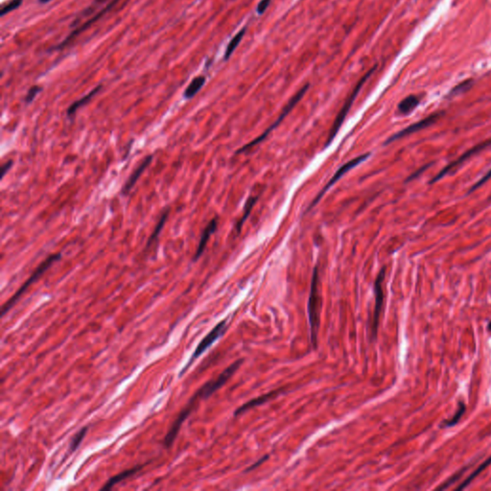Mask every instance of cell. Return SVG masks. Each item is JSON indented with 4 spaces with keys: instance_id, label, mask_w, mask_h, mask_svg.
<instances>
[{
    "instance_id": "cell-1",
    "label": "cell",
    "mask_w": 491,
    "mask_h": 491,
    "mask_svg": "<svg viewBox=\"0 0 491 491\" xmlns=\"http://www.w3.org/2000/svg\"><path fill=\"white\" fill-rule=\"evenodd\" d=\"M322 293L320 289V275L319 266H316L313 271L311 289L308 300V315L311 329V342L314 348L318 346V336L321 326V313H322Z\"/></svg>"
},
{
    "instance_id": "cell-2",
    "label": "cell",
    "mask_w": 491,
    "mask_h": 491,
    "mask_svg": "<svg viewBox=\"0 0 491 491\" xmlns=\"http://www.w3.org/2000/svg\"><path fill=\"white\" fill-rule=\"evenodd\" d=\"M61 258V253L58 252V253H53V254L49 255L46 260L43 261L39 265V267L34 271V273L31 275L30 277L24 282V284H22V286L15 292V295L2 306V312H1L2 317H4L14 307L15 303L18 301V299L20 298V296L26 292V290L30 287L33 283H35L41 276H43L55 262L60 260Z\"/></svg>"
},
{
    "instance_id": "cell-3",
    "label": "cell",
    "mask_w": 491,
    "mask_h": 491,
    "mask_svg": "<svg viewBox=\"0 0 491 491\" xmlns=\"http://www.w3.org/2000/svg\"><path fill=\"white\" fill-rule=\"evenodd\" d=\"M376 68H377V64H375L373 67H371V68L368 70V72H367L364 76L362 77V78L360 79V81L357 83L356 87L354 88V90H353L352 92L350 93L349 97L347 98V100L345 101V103L344 104V106H343V107L341 108V110H340V112H339V114H338L337 117H336V119H335V121L333 123L332 128H331V131H330L329 136H328V138H327V140H326V142H325L324 148L328 147V146L331 144V142L333 141V139L336 138L338 132L340 131V129H341V127H342V125H343V123L344 121V119H345V117H346V115H347V113H348V111H349V109H350V107H352L353 103H354V101H355V99H356L357 95L359 94V92L361 91V89L363 88V86L365 85V83H366V82L368 81V79L371 77V75L374 73V71L376 70Z\"/></svg>"
},
{
    "instance_id": "cell-4",
    "label": "cell",
    "mask_w": 491,
    "mask_h": 491,
    "mask_svg": "<svg viewBox=\"0 0 491 491\" xmlns=\"http://www.w3.org/2000/svg\"><path fill=\"white\" fill-rule=\"evenodd\" d=\"M309 87H310V85H309V84L304 85V86H303V87H302V88H301L298 92H296V93H295V94L292 97L291 99H290V101L288 102V104L286 105V107L283 108V110L281 111L280 115L278 116V118L276 119L275 123H274V124H272V125H271V126H270V127H269V128H268V129L264 132V133H262L258 138L253 139L252 141H250V142H248L247 144H246L244 147L240 148V149L236 152V153H244V152H246V151H249V149H251V148H252V147H254L255 145L259 144V143L262 142L265 138H267V137H268V136H269V135H270V134H271V133H272V132L276 129V127H277L280 123L283 121V119H284V118H285V117H286V116H287V115L291 112L292 109H293L294 107H295V106L297 105V103H298V102L302 99V97L305 95V93H306L307 91H308Z\"/></svg>"
},
{
    "instance_id": "cell-5",
    "label": "cell",
    "mask_w": 491,
    "mask_h": 491,
    "mask_svg": "<svg viewBox=\"0 0 491 491\" xmlns=\"http://www.w3.org/2000/svg\"><path fill=\"white\" fill-rule=\"evenodd\" d=\"M242 363H243V360H238V361L234 362L233 364H231L230 367L226 368L216 379H213V380L208 381L207 383L204 384L199 391L194 394V396L192 398L198 402L199 400L210 397L216 391L221 389L225 384L228 382V380L242 365Z\"/></svg>"
},
{
    "instance_id": "cell-6",
    "label": "cell",
    "mask_w": 491,
    "mask_h": 491,
    "mask_svg": "<svg viewBox=\"0 0 491 491\" xmlns=\"http://www.w3.org/2000/svg\"><path fill=\"white\" fill-rule=\"evenodd\" d=\"M370 155V153H366L353 158L351 160L347 161L346 163H344V165H342L340 168L338 169L336 171V173L334 174V176L328 181V183L326 184V185L323 187L322 189V191L316 196V198L314 199V200L310 203V205L308 206L307 208L306 212H309L311 209H313L319 202L320 200L322 199V197L324 196V194L334 185V184L337 183L338 181L340 179H342L347 172H349L350 170H352L353 168H355L356 166H358L360 163H362L363 161H365L366 159H368V156Z\"/></svg>"
},
{
    "instance_id": "cell-7",
    "label": "cell",
    "mask_w": 491,
    "mask_h": 491,
    "mask_svg": "<svg viewBox=\"0 0 491 491\" xmlns=\"http://www.w3.org/2000/svg\"><path fill=\"white\" fill-rule=\"evenodd\" d=\"M227 331V321H222L221 322H219L214 328L201 340V342L199 343L197 346V348L195 349L194 353L192 354V357L190 358L189 362L187 363V365L183 368V370L181 371L180 373V377H182L184 375V373H185L187 371V369L189 368V367L194 363V361H196L199 356L204 353V351L209 348L215 342L219 339L220 337H222Z\"/></svg>"
},
{
    "instance_id": "cell-8",
    "label": "cell",
    "mask_w": 491,
    "mask_h": 491,
    "mask_svg": "<svg viewBox=\"0 0 491 491\" xmlns=\"http://www.w3.org/2000/svg\"><path fill=\"white\" fill-rule=\"evenodd\" d=\"M386 275V268L383 267L378 276L376 277V280L374 282V295H375V307L373 311V317H372V322H371V340H375L377 337V332H378V326H379V321H380V315L382 311V307L384 303V291H383V281Z\"/></svg>"
},
{
    "instance_id": "cell-9",
    "label": "cell",
    "mask_w": 491,
    "mask_h": 491,
    "mask_svg": "<svg viewBox=\"0 0 491 491\" xmlns=\"http://www.w3.org/2000/svg\"><path fill=\"white\" fill-rule=\"evenodd\" d=\"M490 146H491V139H489V140H487V141H484V142H482V143H480V144L476 145V146H474L473 148L469 149V150H468V151H466L465 153H462L458 159L454 160L453 162L449 163V164H448L446 167L442 169V170H441V171H440V173H438V175L432 179V181L430 182V184H435V183L439 182L440 180H442L443 177H445L447 174L451 173L453 170L459 168L463 162H465L466 160H468L471 156H473V155L476 154V153H480L481 151L485 150L486 148H488V147H490Z\"/></svg>"
},
{
    "instance_id": "cell-10",
    "label": "cell",
    "mask_w": 491,
    "mask_h": 491,
    "mask_svg": "<svg viewBox=\"0 0 491 491\" xmlns=\"http://www.w3.org/2000/svg\"><path fill=\"white\" fill-rule=\"evenodd\" d=\"M443 114V112H435L433 114H431L428 117L418 121V122L414 123V124H412L410 125L409 127L403 129L402 131H400L398 133L394 134L393 136H392L391 138H388V140L386 141V144H389V143H392L397 139H400V138H405L407 136H410L414 133H416L418 131H421L423 129H426L427 127H430L431 125H433L434 123L437 122L439 120V118Z\"/></svg>"
},
{
    "instance_id": "cell-11",
    "label": "cell",
    "mask_w": 491,
    "mask_h": 491,
    "mask_svg": "<svg viewBox=\"0 0 491 491\" xmlns=\"http://www.w3.org/2000/svg\"><path fill=\"white\" fill-rule=\"evenodd\" d=\"M118 1H119V0H112L110 3H108V5H107V6H106L104 9H102L99 13H97L96 15H93L92 18H90L88 21H86V22H85L82 26H80L79 28H77V29L73 31L70 35H68V36L66 37V39H65L63 42H61V44H60L59 46H57V47H55V48L53 47V49H55V50H56V49H61V48H63L64 46H67V45H68V44H69V43H70L73 39H75V38H76L77 36H79L80 34H82L83 32H85V31L87 30L88 28H90L93 23H95L98 19H100V18H101L103 15H105L106 13H107L108 11H110V10H111V8H113V7H114V6L118 3Z\"/></svg>"
},
{
    "instance_id": "cell-12",
    "label": "cell",
    "mask_w": 491,
    "mask_h": 491,
    "mask_svg": "<svg viewBox=\"0 0 491 491\" xmlns=\"http://www.w3.org/2000/svg\"><path fill=\"white\" fill-rule=\"evenodd\" d=\"M152 160H153V155H148L142 160V162L138 165V168L134 171V173L131 175V177L128 179V181L123 186L122 193L124 195H128V193L133 189V187L138 183L143 172L146 170V168L149 167Z\"/></svg>"
},
{
    "instance_id": "cell-13",
    "label": "cell",
    "mask_w": 491,
    "mask_h": 491,
    "mask_svg": "<svg viewBox=\"0 0 491 491\" xmlns=\"http://www.w3.org/2000/svg\"><path fill=\"white\" fill-rule=\"evenodd\" d=\"M217 227H218V220L216 218L212 219L208 223V225L205 227V229L203 230L202 233H201V236H200V239H199V245L197 246L196 253L194 255L193 260L197 261L201 256V254L203 253V251L205 249V246L207 245V242H208L210 236L216 231Z\"/></svg>"
},
{
    "instance_id": "cell-14",
    "label": "cell",
    "mask_w": 491,
    "mask_h": 491,
    "mask_svg": "<svg viewBox=\"0 0 491 491\" xmlns=\"http://www.w3.org/2000/svg\"><path fill=\"white\" fill-rule=\"evenodd\" d=\"M280 393H281V391H280V390L273 391V392H271V393H266V394L261 395V396L257 397V398L252 399V400H250V401L246 402V403H245L244 405H242L240 408H238V409L235 411V413H234V416H238V415H240V414L245 413L246 411H248V410H250V409H252V408L256 407V406H260L262 404H264V403L268 402L269 400H271V399L276 397V396H277Z\"/></svg>"
},
{
    "instance_id": "cell-15",
    "label": "cell",
    "mask_w": 491,
    "mask_h": 491,
    "mask_svg": "<svg viewBox=\"0 0 491 491\" xmlns=\"http://www.w3.org/2000/svg\"><path fill=\"white\" fill-rule=\"evenodd\" d=\"M144 466H145V464L136 465L135 467H132V468L127 469V470H124L123 472H120V473L111 477L101 490L102 491H109L115 485L119 484L120 482H122L124 480H126V479H128V478H130V477H132V476H134L135 474H137L138 471H140Z\"/></svg>"
},
{
    "instance_id": "cell-16",
    "label": "cell",
    "mask_w": 491,
    "mask_h": 491,
    "mask_svg": "<svg viewBox=\"0 0 491 491\" xmlns=\"http://www.w3.org/2000/svg\"><path fill=\"white\" fill-rule=\"evenodd\" d=\"M101 89H102V86H101V85H99V86H97L95 89H93L92 92H90V93H88L87 95H85V96H84V97H82L81 99H79V100L75 101L74 103H72V104L69 106V107L67 108V111H66V114H67L68 118H72V117L74 116V114L76 113L77 110H78L80 107H84L85 105H87V104H88V103L92 100V98H93V97H94V96H95L98 92L101 91Z\"/></svg>"
},
{
    "instance_id": "cell-17",
    "label": "cell",
    "mask_w": 491,
    "mask_h": 491,
    "mask_svg": "<svg viewBox=\"0 0 491 491\" xmlns=\"http://www.w3.org/2000/svg\"><path fill=\"white\" fill-rule=\"evenodd\" d=\"M420 99L416 95H410L404 98L398 105V111L401 114H409L419 105Z\"/></svg>"
},
{
    "instance_id": "cell-18",
    "label": "cell",
    "mask_w": 491,
    "mask_h": 491,
    "mask_svg": "<svg viewBox=\"0 0 491 491\" xmlns=\"http://www.w3.org/2000/svg\"><path fill=\"white\" fill-rule=\"evenodd\" d=\"M465 412H466V405L462 401H460L458 404V409H457L455 414L449 419H444L441 423L440 427L445 429V428H451V427L456 426L460 422V418L462 417V415L464 414Z\"/></svg>"
},
{
    "instance_id": "cell-19",
    "label": "cell",
    "mask_w": 491,
    "mask_h": 491,
    "mask_svg": "<svg viewBox=\"0 0 491 491\" xmlns=\"http://www.w3.org/2000/svg\"><path fill=\"white\" fill-rule=\"evenodd\" d=\"M205 81H206V79L204 76H198L194 78L192 80V82L189 84V86L186 88V90L184 92V97L186 99L193 98L200 91V89L203 87V85L205 84Z\"/></svg>"
},
{
    "instance_id": "cell-20",
    "label": "cell",
    "mask_w": 491,
    "mask_h": 491,
    "mask_svg": "<svg viewBox=\"0 0 491 491\" xmlns=\"http://www.w3.org/2000/svg\"><path fill=\"white\" fill-rule=\"evenodd\" d=\"M169 212H170V211H169V209L167 208L166 210H164V212H163L162 215L160 216V218H159V220H158V222H157L156 226L154 227V230H153V233L151 234V236H150V238H149V240H148V242H147V246H146V247H147V248H148V247H150V246L153 245V243L156 241L157 237L159 236V234H160L161 230L163 229V227H164V225H165V223H166V221H167Z\"/></svg>"
},
{
    "instance_id": "cell-21",
    "label": "cell",
    "mask_w": 491,
    "mask_h": 491,
    "mask_svg": "<svg viewBox=\"0 0 491 491\" xmlns=\"http://www.w3.org/2000/svg\"><path fill=\"white\" fill-rule=\"evenodd\" d=\"M246 28L244 27L243 29L239 31L230 42V44L227 46V49H226V52H225V57H224V60L227 61L229 60L231 55L233 54V52L235 51V49L237 48V46H239V44L242 42L244 36L246 35Z\"/></svg>"
},
{
    "instance_id": "cell-22",
    "label": "cell",
    "mask_w": 491,
    "mask_h": 491,
    "mask_svg": "<svg viewBox=\"0 0 491 491\" xmlns=\"http://www.w3.org/2000/svg\"><path fill=\"white\" fill-rule=\"evenodd\" d=\"M257 199H258V196H249V197H248V199H247V200L246 201L245 206H244V213H243V216H242V218L240 219V221H239V222L237 223V225H236V230H237V232H238V233H239V232L241 231V230H242L243 225L245 224V222L246 221L247 217H248L249 214H250V212H251V210H252V208H253V206H254L255 202L257 201Z\"/></svg>"
},
{
    "instance_id": "cell-23",
    "label": "cell",
    "mask_w": 491,
    "mask_h": 491,
    "mask_svg": "<svg viewBox=\"0 0 491 491\" xmlns=\"http://www.w3.org/2000/svg\"><path fill=\"white\" fill-rule=\"evenodd\" d=\"M491 456L490 458H489V459L484 460V462H483L482 464H480V465L476 468L475 470H474V471H473L470 475L468 476V477H467V478H466V479H465V480H464V481L460 484V486L456 489V491H461V490H463L464 488H466V487H467V486H468V485H469V484H470V483H471V482L475 479L477 476L479 475V474H481V472H482V471H484V470H485V469H486L489 465H491Z\"/></svg>"
},
{
    "instance_id": "cell-24",
    "label": "cell",
    "mask_w": 491,
    "mask_h": 491,
    "mask_svg": "<svg viewBox=\"0 0 491 491\" xmlns=\"http://www.w3.org/2000/svg\"><path fill=\"white\" fill-rule=\"evenodd\" d=\"M474 86V80L473 79H467L463 82L454 87L447 95V98H452L455 96H458L460 94H462L464 92H468L472 87Z\"/></svg>"
},
{
    "instance_id": "cell-25",
    "label": "cell",
    "mask_w": 491,
    "mask_h": 491,
    "mask_svg": "<svg viewBox=\"0 0 491 491\" xmlns=\"http://www.w3.org/2000/svg\"><path fill=\"white\" fill-rule=\"evenodd\" d=\"M88 430H89V428L87 426L86 427H83L72 438V440H71V442L69 443V452L70 453H73L74 451H76L77 449L79 448V446L82 443V442L84 441V439H85V437H86V435L88 433Z\"/></svg>"
},
{
    "instance_id": "cell-26",
    "label": "cell",
    "mask_w": 491,
    "mask_h": 491,
    "mask_svg": "<svg viewBox=\"0 0 491 491\" xmlns=\"http://www.w3.org/2000/svg\"><path fill=\"white\" fill-rule=\"evenodd\" d=\"M469 467H470V465H466L465 467L461 468V469L459 470L457 473H455L454 475L451 476V477H450L447 481H445L444 483H443L442 486H440L437 490H438V491H443V490L448 489V488H449L450 486H452L453 484L457 483V482L460 480V478H461V476L463 475V474L465 473V471H466Z\"/></svg>"
},
{
    "instance_id": "cell-27",
    "label": "cell",
    "mask_w": 491,
    "mask_h": 491,
    "mask_svg": "<svg viewBox=\"0 0 491 491\" xmlns=\"http://www.w3.org/2000/svg\"><path fill=\"white\" fill-rule=\"evenodd\" d=\"M22 4V0H12L11 2H9L6 6H4L0 12V15H5L12 11H14L15 9H17L20 5Z\"/></svg>"
},
{
    "instance_id": "cell-28",
    "label": "cell",
    "mask_w": 491,
    "mask_h": 491,
    "mask_svg": "<svg viewBox=\"0 0 491 491\" xmlns=\"http://www.w3.org/2000/svg\"><path fill=\"white\" fill-rule=\"evenodd\" d=\"M41 92H42V88L41 87H39V86L32 87L30 90L28 91V93H27V95L25 97V103H27V104L31 103L35 99V97Z\"/></svg>"
},
{
    "instance_id": "cell-29",
    "label": "cell",
    "mask_w": 491,
    "mask_h": 491,
    "mask_svg": "<svg viewBox=\"0 0 491 491\" xmlns=\"http://www.w3.org/2000/svg\"><path fill=\"white\" fill-rule=\"evenodd\" d=\"M491 178V170H490V171H489V172H488V173H487V174H486V175H485V176H484V177H483L480 181H478V182H477V183H476V184H474L472 187H471V189L468 191V193H472L473 191H475L476 189H478L479 187H481L483 184H486V183H487V182H488Z\"/></svg>"
},
{
    "instance_id": "cell-30",
    "label": "cell",
    "mask_w": 491,
    "mask_h": 491,
    "mask_svg": "<svg viewBox=\"0 0 491 491\" xmlns=\"http://www.w3.org/2000/svg\"><path fill=\"white\" fill-rule=\"evenodd\" d=\"M271 2H272V0H260V2L258 3V5L256 7L257 14L259 15H263L267 11Z\"/></svg>"
},
{
    "instance_id": "cell-31",
    "label": "cell",
    "mask_w": 491,
    "mask_h": 491,
    "mask_svg": "<svg viewBox=\"0 0 491 491\" xmlns=\"http://www.w3.org/2000/svg\"><path fill=\"white\" fill-rule=\"evenodd\" d=\"M13 164H14V161H13V160H8V161H6V162H5V163L1 166V172H0V173H1V179H3V178H4V176L8 173V171H9L10 169L12 168Z\"/></svg>"
},
{
    "instance_id": "cell-32",
    "label": "cell",
    "mask_w": 491,
    "mask_h": 491,
    "mask_svg": "<svg viewBox=\"0 0 491 491\" xmlns=\"http://www.w3.org/2000/svg\"><path fill=\"white\" fill-rule=\"evenodd\" d=\"M430 166H431V164H426V165H424L423 167H421V168L418 169L417 171H415V172H414L413 175H411V176H410V177H409V178L407 179V181H406V182H411V181H413L414 179H415V178H417V177H418V176H419V175H420L421 173H423V172H424V171H425L426 169L429 168Z\"/></svg>"
},
{
    "instance_id": "cell-33",
    "label": "cell",
    "mask_w": 491,
    "mask_h": 491,
    "mask_svg": "<svg viewBox=\"0 0 491 491\" xmlns=\"http://www.w3.org/2000/svg\"><path fill=\"white\" fill-rule=\"evenodd\" d=\"M268 458H269V456H266V457H263V458H262L261 460H259V461H257V462H255V463H254L253 465H251L250 467H248V468L246 469V471H250V470H252V469H254V468H256L257 466H259V465H260L261 463H263V462H264V460H267Z\"/></svg>"
},
{
    "instance_id": "cell-34",
    "label": "cell",
    "mask_w": 491,
    "mask_h": 491,
    "mask_svg": "<svg viewBox=\"0 0 491 491\" xmlns=\"http://www.w3.org/2000/svg\"><path fill=\"white\" fill-rule=\"evenodd\" d=\"M488 330H489V331H491V321L489 322V325H488Z\"/></svg>"
},
{
    "instance_id": "cell-35",
    "label": "cell",
    "mask_w": 491,
    "mask_h": 491,
    "mask_svg": "<svg viewBox=\"0 0 491 491\" xmlns=\"http://www.w3.org/2000/svg\"><path fill=\"white\" fill-rule=\"evenodd\" d=\"M41 3H46V2H49L50 0H39Z\"/></svg>"
},
{
    "instance_id": "cell-36",
    "label": "cell",
    "mask_w": 491,
    "mask_h": 491,
    "mask_svg": "<svg viewBox=\"0 0 491 491\" xmlns=\"http://www.w3.org/2000/svg\"><path fill=\"white\" fill-rule=\"evenodd\" d=\"M97 1H100V0H97Z\"/></svg>"
}]
</instances>
